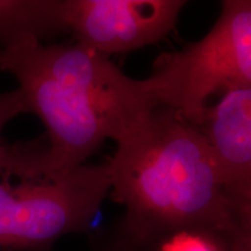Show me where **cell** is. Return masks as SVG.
<instances>
[{
  "instance_id": "52a82bcc",
  "label": "cell",
  "mask_w": 251,
  "mask_h": 251,
  "mask_svg": "<svg viewBox=\"0 0 251 251\" xmlns=\"http://www.w3.org/2000/svg\"><path fill=\"white\" fill-rule=\"evenodd\" d=\"M68 29L67 0H0L4 48L41 43Z\"/></svg>"
},
{
  "instance_id": "6da1fadb",
  "label": "cell",
  "mask_w": 251,
  "mask_h": 251,
  "mask_svg": "<svg viewBox=\"0 0 251 251\" xmlns=\"http://www.w3.org/2000/svg\"><path fill=\"white\" fill-rule=\"evenodd\" d=\"M0 70L17 78L29 113L47 129L31 143L0 140V175L8 178L58 179L106 140L124 139L158 107L146 79L126 76L108 56L78 43L2 48Z\"/></svg>"
},
{
  "instance_id": "8992f818",
  "label": "cell",
  "mask_w": 251,
  "mask_h": 251,
  "mask_svg": "<svg viewBox=\"0 0 251 251\" xmlns=\"http://www.w3.org/2000/svg\"><path fill=\"white\" fill-rule=\"evenodd\" d=\"M230 197L251 211V87L224 93L197 126Z\"/></svg>"
},
{
  "instance_id": "3957f363",
  "label": "cell",
  "mask_w": 251,
  "mask_h": 251,
  "mask_svg": "<svg viewBox=\"0 0 251 251\" xmlns=\"http://www.w3.org/2000/svg\"><path fill=\"white\" fill-rule=\"evenodd\" d=\"M146 83L157 106L194 126L201 124L213 94L251 87V2L222 1L209 33L180 51L159 55Z\"/></svg>"
},
{
  "instance_id": "ba28073f",
  "label": "cell",
  "mask_w": 251,
  "mask_h": 251,
  "mask_svg": "<svg viewBox=\"0 0 251 251\" xmlns=\"http://www.w3.org/2000/svg\"><path fill=\"white\" fill-rule=\"evenodd\" d=\"M162 243L137 237L118 219L91 236L87 251H157Z\"/></svg>"
},
{
  "instance_id": "9c48e42d",
  "label": "cell",
  "mask_w": 251,
  "mask_h": 251,
  "mask_svg": "<svg viewBox=\"0 0 251 251\" xmlns=\"http://www.w3.org/2000/svg\"><path fill=\"white\" fill-rule=\"evenodd\" d=\"M157 251H224L218 244L199 235L180 233L168 238Z\"/></svg>"
},
{
  "instance_id": "30bf717a",
  "label": "cell",
  "mask_w": 251,
  "mask_h": 251,
  "mask_svg": "<svg viewBox=\"0 0 251 251\" xmlns=\"http://www.w3.org/2000/svg\"><path fill=\"white\" fill-rule=\"evenodd\" d=\"M24 113H29V106L20 89L0 94V133L12 119Z\"/></svg>"
},
{
  "instance_id": "7a4b0ae2",
  "label": "cell",
  "mask_w": 251,
  "mask_h": 251,
  "mask_svg": "<svg viewBox=\"0 0 251 251\" xmlns=\"http://www.w3.org/2000/svg\"><path fill=\"white\" fill-rule=\"evenodd\" d=\"M106 163L111 198L137 237L162 243L187 233L224 251H251V211L228 193L199 128L172 109L153 108Z\"/></svg>"
},
{
  "instance_id": "5b68a950",
  "label": "cell",
  "mask_w": 251,
  "mask_h": 251,
  "mask_svg": "<svg viewBox=\"0 0 251 251\" xmlns=\"http://www.w3.org/2000/svg\"><path fill=\"white\" fill-rule=\"evenodd\" d=\"M186 1L67 0L68 28L80 46L109 56L158 42L172 30Z\"/></svg>"
},
{
  "instance_id": "277c9868",
  "label": "cell",
  "mask_w": 251,
  "mask_h": 251,
  "mask_svg": "<svg viewBox=\"0 0 251 251\" xmlns=\"http://www.w3.org/2000/svg\"><path fill=\"white\" fill-rule=\"evenodd\" d=\"M109 190L107 163L52 181L13 185L0 175V251H51L65 235L86 233Z\"/></svg>"
}]
</instances>
